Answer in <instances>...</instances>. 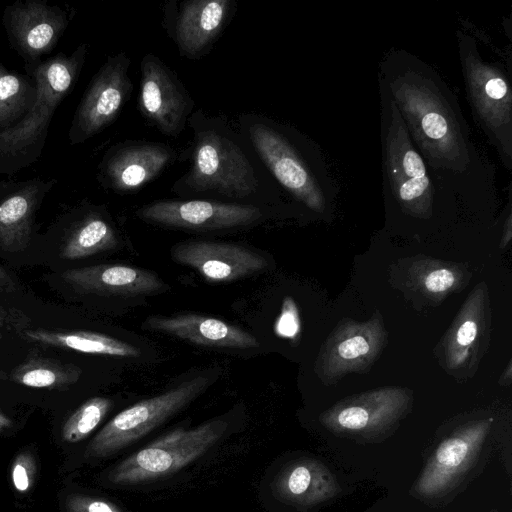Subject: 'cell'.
Here are the masks:
<instances>
[{
    "label": "cell",
    "mask_w": 512,
    "mask_h": 512,
    "mask_svg": "<svg viewBox=\"0 0 512 512\" xmlns=\"http://www.w3.org/2000/svg\"><path fill=\"white\" fill-rule=\"evenodd\" d=\"M2 22L10 47L25 61L27 71L56 47L68 26L69 15L43 0H18L5 7Z\"/></svg>",
    "instance_id": "cell-14"
},
{
    "label": "cell",
    "mask_w": 512,
    "mask_h": 512,
    "mask_svg": "<svg viewBox=\"0 0 512 512\" xmlns=\"http://www.w3.org/2000/svg\"><path fill=\"white\" fill-rule=\"evenodd\" d=\"M412 406V390L387 386L341 399L322 412L319 421L337 436L374 443L392 435Z\"/></svg>",
    "instance_id": "cell-7"
},
{
    "label": "cell",
    "mask_w": 512,
    "mask_h": 512,
    "mask_svg": "<svg viewBox=\"0 0 512 512\" xmlns=\"http://www.w3.org/2000/svg\"><path fill=\"white\" fill-rule=\"evenodd\" d=\"M112 406L105 397H93L83 403L65 422L61 436L67 443L86 438L102 421Z\"/></svg>",
    "instance_id": "cell-29"
},
{
    "label": "cell",
    "mask_w": 512,
    "mask_h": 512,
    "mask_svg": "<svg viewBox=\"0 0 512 512\" xmlns=\"http://www.w3.org/2000/svg\"><path fill=\"white\" fill-rule=\"evenodd\" d=\"M12 426L11 419L0 411V433L9 430Z\"/></svg>",
    "instance_id": "cell-36"
},
{
    "label": "cell",
    "mask_w": 512,
    "mask_h": 512,
    "mask_svg": "<svg viewBox=\"0 0 512 512\" xmlns=\"http://www.w3.org/2000/svg\"><path fill=\"white\" fill-rule=\"evenodd\" d=\"M388 342L382 315L375 311L367 321L341 319L322 344L314 371L324 385L351 373H368Z\"/></svg>",
    "instance_id": "cell-11"
},
{
    "label": "cell",
    "mask_w": 512,
    "mask_h": 512,
    "mask_svg": "<svg viewBox=\"0 0 512 512\" xmlns=\"http://www.w3.org/2000/svg\"><path fill=\"white\" fill-rule=\"evenodd\" d=\"M279 501L297 507H312L336 497L340 491L334 475L320 461L294 460L281 469L271 484Z\"/></svg>",
    "instance_id": "cell-21"
},
{
    "label": "cell",
    "mask_w": 512,
    "mask_h": 512,
    "mask_svg": "<svg viewBox=\"0 0 512 512\" xmlns=\"http://www.w3.org/2000/svg\"><path fill=\"white\" fill-rule=\"evenodd\" d=\"M88 48V44L83 43L70 55L60 52L27 70V75L36 83V99L26 116L0 132V174L12 176L39 159L52 116L73 90Z\"/></svg>",
    "instance_id": "cell-3"
},
{
    "label": "cell",
    "mask_w": 512,
    "mask_h": 512,
    "mask_svg": "<svg viewBox=\"0 0 512 512\" xmlns=\"http://www.w3.org/2000/svg\"><path fill=\"white\" fill-rule=\"evenodd\" d=\"M56 179L33 178L17 185L0 199V247L18 251L26 247L35 213Z\"/></svg>",
    "instance_id": "cell-23"
},
{
    "label": "cell",
    "mask_w": 512,
    "mask_h": 512,
    "mask_svg": "<svg viewBox=\"0 0 512 512\" xmlns=\"http://www.w3.org/2000/svg\"><path fill=\"white\" fill-rule=\"evenodd\" d=\"M36 465L33 456L28 452L19 454L11 468L14 488L20 493L30 490L35 477Z\"/></svg>",
    "instance_id": "cell-31"
},
{
    "label": "cell",
    "mask_w": 512,
    "mask_h": 512,
    "mask_svg": "<svg viewBox=\"0 0 512 512\" xmlns=\"http://www.w3.org/2000/svg\"><path fill=\"white\" fill-rule=\"evenodd\" d=\"M81 370L45 358H30L16 368L11 378L14 382L32 388L58 389L76 383Z\"/></svg>",
    "instance_id": "cell-28"
},
{
    "label": "cell",
    "mask_w": 512,
    "mask_h": 512,
    "mask_svg": "<svg viewBox=\"0 0 512 512\" xmlns=\"http://www.w3.org/2000/svg\"><path fill=\"white\" fill-rule=\"evenodd\" d=\"M138 103L144 117L168 136L183 130L193 106L177 76L152 54L145 55L141 62Z\"/></svg>",
    "instance_id": "cell-15"
},
{
    "label": "cell",
    "mask_w": 512,
    "mask_h": 512,
    "mask_svg": "<svg viewBox=\"0 0 512 512\" xmlns=\"http://www.w3.org/2000/svg\"><path fill=\"white\" fill-rule=\"evenodd\" d=\"M250 140L273 176L314 214L329 216L337 185L320 148L295 131L263 122L250 125Z\"/></svg>",
    "instance_id": "cell-4"
},
{
    "label": "cell",
    "mask_w": 512,
    "mask_h": 512,
    "mask_svg": "<svg viewBox=\"0 0 512 512\" xmlns=\"http://www.w3.org/2000/svg\"><path fill=\"white\" fill-rule=\"evenodd\" d=\"M379 86L382 187L391 211L416 222L433 218L442 200L455 196L444 188L415 148L394 102Z\"/></svg>",
    "instance_id": "cell-2"
},
{
    "label": "cell",
    "mask_w": 512,
    "mask_h": 512,
    "mask_svg": "<svg viewBox=\"0 0 512 512\" xmlns=\"http://www.w3.org/2000/svg\"><path fill=\"white\" fill-rule=\"evenodd\" d=\"M16 185H17V182L1 180L0 181V199L3 198L7 193H9Z\"/></svg>",
    "instance_id": "cell-34"
},
{
    "label": "cell",
    "mask_w": 512,
    "mask_h": 512,
    "mask_svg": "<svg viewBox=\"0 0 512 512\" xmlns=\"http://www.w3.org/2000/svg\"><path fill=\"white\" fill-rule=\"evenodd\" d=\"M144 326L199 345L239 349L259 347L252 334L222 320L199 314L151 316Z\"/></svg>",
    "instance_id": "cell-22"
},
{
    "label": "cell",
    "mask_w": 512,
    "mask_h": 512,
    "mask_svg": "<svg viewBox=\"0 0 512 512\" xmlns=\"http://www.w3.org/2000/svg\"><path fill=\"white\" fill-rule=\"evenodd\" d=\"M0 337H1V334H0Z\"/></svg>",
    "instance_id": "cell-39"
},
{
    "label": "cell",
    "mask_w": 512,
    "mask_h": 512,
    "mask_svg": "<svg viewBox=\"0 0 512 512\" xmlns=\"http://www.w3.org/2000/svg\"><path fill=\"white\" fill-rule=\"evenodd\" d=\"M130 64L127 54L120 52L109 57L92 77L72 120L71 145L85 142L115 121L133 90Z\"/></svg>",
    "instance_id": "cell-13"
},
{
    "label": "cell",
    "mask_w": 512,
    "mask_h": 512,
    "mask_svg": "<svg viewBox=\"0 0 512 512\" xmlns=\"http://www.w3.org/2000/svg\"><path fill=\"white\" fill-rule=\"evenodd\" d=\"M176 185L192 192L243 198L257 190L258 180L242 149L229 137L208 129L195 135L191 168Z\"/></svg>",
    "instance_id": "cell-9"
},
{
    "label": "cell",
    "mask_w": 512,
    "mask_h": 512,
    "mask_svg": "<svg viewBox=\"0 0 512 512\" xmlns=\"http://www.w3.org/2000/svg\"><path fill=\"white\" fill-rule=\"evenodd\" d=\"M66 509L68 512H122L110 501L79 494L66 499Z\"/></svg>",
    "instance_id": "cell-32"
},
{
    "label": "cell",
    "mask_w": 512,
    "mask_h": 512,
    "mask_svg": "<svg viewBox=\"0 0 512 512\" xmlns=\"http://www.w3.org/2000/svg\"><path fill=\"white\" fill-rule=\"evenodd\" d=\"M227 423L213 420L193 429L178 428L121 461L110 473L116 485H133L177 472L209 450Z\"/></svg>",
    "instance_id": "cell-8"
},
{
    "label": "cell",
    "mask_w": 512,
    "mask_h": 512,
    "mask_svg": "<svg viewBox=\"0 0 512 512\" xmlns=\"http://www.w3.org/2000/svg\"><path fill=\"white\" fill-rule=\"evenodd\" d=\"M36 94V83L31 76L8 70L0 62V132L27 115Z\"/></svg>",
    "instance_id": "cell-27"
},
{
    "label": "cell",
    "mask_w": 512,
    "mask_h": 512,
    "mask_svg": "<svg viewBox=\"0 0 512 512\" xmlns=\"http://www.w3.org/2000/svg\"><path fill=\"white\" fill-rule=\"evenodd\" d=\"M116 232L96 209H85L70 225L62 246L64 259L85 258L117 246Z\"/></svg>",
    "instance_id": "cell-25"
},
{
    "label": "cell",
    "mask_w": 512,
    "mask_h": 512,
    "mask_svg": "<svg viewBox=\"0 0 512 512\" xmlns=\"http://www.w3.org/2000/svg\"><path fill=\"white\" fill-rule=\"evenodd\" d=\"M470 278L471 273L462 264L421 257L410 261L406 286L426 300L439 303L465 288Z\"/></svg>",
    "instance_id": "cell-24"
},
{
    "label": "cell",
    "mask_w": 512,
    "mask_h": 512,
    "mask_svg": "<svg viewBox=\"0 0 512 512\" xmlns=\"http://www.w3.org/2000/svg\"><path fill=\"white\" fill-rule=\"evenodd\" d=\"M378 85L446 190L461 200L492 192L494 168L474 145L457 96L434 67L405 49L392 48L379 63Z\"/></svg>",
    "instance_id": "cell-1"
},
{
    "label": "cell",
    "mask_w": 512,
    "mask_h": 512,
    "mask_svg": "<svg viewBox=\"0 0 512 512\" xmlns=\"http://www.w3.org/2000/svg\"><path fill=\"white\" fill-rule=\"evenodd\" d=\"M137 216L157 225L190 229L222 230L246 226L259 220V207L205 200H162L147 204Z\"/></svg>",
    "instance_id": "cell-16"
},
{
    "label": "cell",
    "mask_w": 512,
    "mask_h": 512,
    "mask_svg": "<svg viewBox=\"0 0 512 512\" xmlns=\"http://www.w3.org/2000/svg\"><path fill=\"white\" fill-rule=\"evenodd\" d=\"M172 259L196 270L211 283L235 281L264 270L266 259L244 246L227 242L184 241L171 249Z\"/></svg>",
    "instance_id": "cell-17"
},
{
    "label": "cell",
    "mask_w": 512,
    "mask_h": 512,
    "mask_svg": "<svg viewBox=\"0 0 512 512\" xmlns=\"http://www.w3.org/2000/svg\"><path fill=\"white\" fill-rule=\"evenodd\" d=\"M511 372H512L511 361H509L506 370L503 372V374L501 375V377L499 379V384L510 385L511 380H512Z\"/></svg>",
    "instance_id": "cell-35"
},
{
    "label": "cell",
    "mask_w": 512,
    "mask_h": 512,
    "mask_svg": "<svg viewBox=\"0 0 512 512\" xmlns=\"http://www.w3.org/2000/svg\"><path fill=\"white\" fill-rule=\"evenodd\" d=\"M490 512H498V511H497V510H495V509H493V510H491Z\"/></svg>",
    "instance_id": "cell-38"
},
{
    "label": "cell",
    "mask_w": 512,
    "mask_h": 512,
    "mask_svg": "<svg viewBox=\"0 0 512 512\" xmlns=\"http://www.w3.org/2000/svg\"><path fill=\"white\" fill-rule=\"evenodd\" d=\"M210 384L211 378L200 375L129 406L100 430L90 442L85 455L107 457L136 442L188 406Z\"/></svg>",
    "instance_id": "cell-10"
},
{
    "label": "cell",
    "mask_w": 512,
    "mask_h": 512,
    "mask_svg": "<svg viewBox=\"0 0 512 512\" xmlns=\"http://www.w3.org/2000/svg\"><path fill=\"white\" fill-rule=\"evenodd\" d=\"M10 283L9 275L0 267V285Z\"/></svg>",
    "instance_id": "cell-37"
},
{
    "label": "cell",
    "mask_w": 512,
    "mask_h": 512,
    "mask_svg": "<svg viewBox=\"0 0 512 512\" xmlns=\"http://www.w3.org/2000/svg\"><path fill=\"white\" fill-rule=\"evenodd\" d=\"M494 418L469 420L445 437L429 456L411 494L427 503L447 502L478 469L488 450Z\"/></svg>",
    "instance_id": "cell-6"
},
{
    "label": "cell",
    "mask_w": 512,
    "mask_h": 512,
    "mask_svg": "<svg viewBox=\"0 0 512 512\" xmlns=\"http://www.w3.org/2000/svg\"><path fill=\"white\" fill-rule=\"evenodd\" d=\"M62 278L75 290L110 296H139L162 292L166 284L152 271L120 264L69 269Z\"/></svg>",
    "instance_id": "cell-20"
},
{
    "label": "cell",
    "mask_w": 512,
    "mask_h": 512,
    "mask_svg": "<svg viewBox=\"0 0 512 512\" xmlns=\"http://www.w3.org/2000/svg\"><path fill=\"white\" fill-rule=\"evenodd\" d=\"M512 238V223H511V212L508 211L506 221L504 223V231L502 239L500 241V248H505Z\"/></svg>",
    "instance_id": "cell-33"
},
{
    "label": "cell",
    "mask_w": 512,
    "mask_h": 512,
    "mask_svg": "<svg viewBox=\"0 0 512 512\" xmlns=\"http://www.w3.org/2000/svg\"><path fill=\"white\" fill-rule=\"evenodd\" d=\"M491 309L488 287L478 283L466 298L434 353L446 373L465 382L476 373L490 341Z\"/></svg>",
    "instance_id": "cell-12"
},
{
    "label": "cell",
    "mask_w": 512,
    "mask_h": 512,
    "mask_svg": "<svg viewBox=\"0 0 512 512\" xmlns=\"http://www.w3.org/2000/svg\"><path fill=\"white\" fill-rule=\"evenodd\" d=\"M275 333L290 340H297L300 333V319L297 306L291 297H285L281 313L275 323Z\"/></svg>",
    "instance_id": "cell-30"
},
{
    "label": "cell",
    "mask_w": 512,
    "mask_h": 512,
    "mask_svg": "<svg viewBox=\"0 0 512 512\" xmlns=\"http://www.w3.org/2000/svg\"><path fill=\"white\" fill-rule=\"evenodd\" d=\"M466 97L474 120L495 149L503 166L512 169L511 70L479 52L476 38L465 28L456 30ZM508 68L511 69L507 65Z\"/></svg>",
    "instance_id": "cell-5"
},
{
    "label": "cell",
    "mask_w": 512,
    "mask_h": 512,
    "mask_svg": "<svg viewBox=\"0 0 512 512\" xmlns=\"http://www.w3.org/2000/svg\"><path fill=\"white\" fill-rule=\"evenodd\" d=\"M174 151L154 142H131L111 148L99 165L98 180L117 193H131L156 178Z\"/></svg>",
    "instance_id": "cell-18"
},
{
    "label": "cell",
    "mask_w": 512,
    "mask_h": 512,
    "mask_svg": "<svg viewBox=\"0 0 512 512\" xmlns=\"http://www.w3.org/2000/svg\"><path fill=\"white\" fill-rule=\"evenodd\" d=\"M25 335L34 342L82 353L116 357H138L140 351L119 339L89 331L58 332L29 330Z\"/></svg>",
    "instance_id": "cell-26"
},
{
    "label": "cell",
    "mask_w": 512,
    "mask_h": 512,
    "mask_svg": "<svg viewBox=\"0 0 512 512\" xmlns=\"http://www.w3.org/2000/svg\"><path fill=\"white\" fill-rule=\"evenodd\" d=\"M235 3L230 0H191L180 3L174 18L172 38L180 52L198 58L220 36Z\"/></svg>",
    "instance_id": "cell-19"
}]
</instances>
